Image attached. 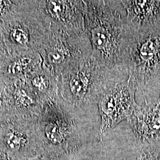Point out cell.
I'll return each instance as SVG.
<instances>
[{
  "label": "cell",
  "mask_w": 160,
  "mask_h": 160,
  "mask_svg": "<svg viewBox=\"0 0 160 160\" xmlns=\"http://www.w3.org/2000/svg\"><path fill=\"white\" fill-rule=\"evenodd\" d=\"M83 2L84 32L91 43L92 55L106 68L125 69L121 66V53L127 18L121 1Z\"/></svg>",
  "instance_id": "obj_1"
},
{
  "label": "cell",
  "mask_w": 160,
  "mask_h": 160,
  "mask_svg": "<svg viewBox=\"0 0 160 160\" xmlns=\"http://www.w3.org/2000/svg\"><path fill=\"white\" fill-rule=\"evenodd\" d=\"M121 66L127 69L145 104L157 103L160 96V28L139 31L127 24Z\"/></svg>",
  "instance_id": "obj_2"
},
{
  "label": "cell",
  "mask_w": 160,
  "mask_h": 160,
  "mask_svg": "<svg viewBox=\"0 0 160 160\" xmlns=\"http://www.w3.org/2000/svg\"><path fill=\"white\" fill-rule=\"evenodd\" d=\"M125 74L120 68L104 67L92 55L69 67L64 77V91L77 106L97 104L98 98L109 82Z\"/></svg>",
  "instance_id": "obj_3"
},
{
  "label": "cell",
  "mask_w": 160,
  "mask_h": 160,
  "mask_svg": "<svg viewBox=\"0 0 160 160\" xmlns=\"http://www.w3.org/2000/svg\"><path fill=\"white\" fill-rule=\"evenodd\" d=\"M136 92L135 84L130 77L115 78L105 87L97 102L100 139L107 131L128 120L139 107Z\"/></svg>",
  "instance_id": "obj_4"
},
{
  "label": "cell",
  "mask_w": 160,
  "mask_h": 160,
  "mask_svg": "<svg viewBox=\"0 0 160 160\" xmlns=\"http://www.w3.org/2000/svg\"><path fill=\"white\" fill-rule=\"evenodd\" d=\"M100 140L109 160H160V142H141L126 120L107 131Z\"/></svg>",
  "instance_id": "obj_5"
},
{
  "label": "cell",
  "mask_w": 160,
  "mask_h": 160,
  "mask_svg": "<svg viewBox=\"0 0 160 160\" xmlns=\"http://www.w3.org/2000/svg\"><path fill=\"white\" fill-rule=\"evenodd\" d=\"M126 121L141 142H160V99L152 104L139 105Z\"/></svg>",
  "instance_id": "obj_6"
},
{
  "label": "cell",
  "mask_w": 160,
  "mask_h": 160,
  "mask_svg": "<svg viewBox=\"0 0 160 160\" xmlns=\"http://www.w3.org/2000/svg\"><path fill=\"white\" fill-rule=\"evenodd\" d=\"M121 2L130 29L146 31L160 28V1L122 0Z\"/></svg>",
  "instance_id": "obj_7"
},
{
  "label": "cell",
  "mask_w": 160,
  "mask_h": 160,
  "mask_svg": "<svg viewBox=\"0 0 160 160\" xmlns=\"http://www.w3.org/2000/svg\"><path fill=\"white\" fill-rule=\"evenodd\" d=\"M45 10L53 21L65 24L75 33H85L83 1H47Z\"/></svg>",
  "instance_id": "obj_8"
},
{
  "label": "cell",
  "mask_w": 160,
  "mask_h": 160,
  "mask_svg": "<svg viewBox=\"0 0 160 160\" xmlns=\"http://www.w3.org/2000/svg\"><path fill=\"white\" fill-rule=\"evenodd\" d=\"M75 160H109L102 141L88 143L77 151Z\"/></svg>",
  "instance_id": "obj_9"
},
{
  "label": "cell",
  "mask_w": 160,
  "mask_h": 160,
  "mask_svg": "<svg viewBox=\"0 0 160 160\" xmlns=\"http://www.w3.org/2000/svg\"><path fill=\"white\" fill-rule=\"evenodd\" d=\"M31 62V59L23 58L14 61L8 67V71L10 74H16L25 70Z\"/></svg>",
  "instance_id": "obj_10"
},
{
  "label": "cell",
  "mask_w": 160,
  "mask_h": 160,
  "mask_svg": "<svg viewBox=\"0 0 160 160\" xmlns=\"http://www.w3.org/2000/svg\"><path fill=\"white\" fill-rule=\"evenodd\" d=\"M11 38L16 43L20 45L26 44L29 41L28 34L21 29L12 30L11 33Z\"/></svg>",
  "instance_id": "obj_11"
},
{
  "label": "cell",
  "mask_w": 160,
  "mask_h": 160,
  "mask_svg": "<svg viewBox=\"0 0 160 160\" xmlns=\"http://www.w3.org/2000/svg\"><path fill=\"white\" fill-rule=\"evenodd\" d=\"M32 82L33 86L40 92H47L50 88L49 81L45 76L38 75L34 77Z\"/></svg>",
  "instance_id": "obj_12"
},
{
  "label": "cell",
  "mask_w": 160,
  "mask_h": 160,
  "mask_svg": "<svg viewBox=\"0 0 160 160\" xmlns=\"http://www.w3.org/2000/svg\"><path fill=\"white\" fill-rule=\"evenodd\" d=\"M20 138L17 137V135L14 133H9L7 135V142L11 148H16L18 147L20 145Z\"/></svg>",
  "instance_id": "obj_13"
},
{
  "label": "cell",
  "mask_w": 160,
  "mask_h": 160,
  "mask_svg": "<svg viewBox=\"0 0 160 160\" xmlns=\"http://www.w3.org/2000/svg\"><path fill=\"white\" fill-rule=\"evenodd\" d=\"M6 6H7L6 1H0V13L4 10V9L5 8Z\"/></svg>",
  "instance_id": "obj_14"
},
{
  "label": "cell",
  "mask_w": 160,
  "mask_h": 160,
  "mask_svg": "<svg viewBox=\"0 0 160 160\" xmlns=\"http://www.w3.org/2000/svg\"><path fill=\"white\" fill-rule=\"evenodd\" d=\"M159 99H160V97H159Z\"/></svg>",
  "instance_id": "obj_15"
}]
</instances>
